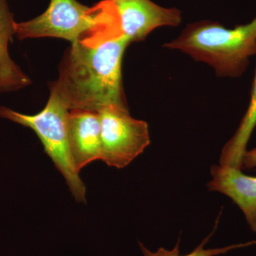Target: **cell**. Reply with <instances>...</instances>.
Instances as JSON below:
<instances>
[{"mask_svg": "<svg viewBox=\"0 0 256 256\" xmlns=\"http://www.w3.org/2000/svg\"><path fill=\"white\" fill-rule=\"evenodd\" d=\"M130 43L121 36L94 45L72 44L52 88L70 110L98 112L109 106L128 108L122 88V60Z\"/></svg>", "mask_w": 256, "mask_h": 256, "instance_id": "6da1fadb", "label": "cell"}, {"mask_svg": "<svg viewBox=\"0 0 256 256\" xmlns=\"http://www.w3.org/2000/svg\"><path fill=\"white\" fill-rule=\"evenodd\" d=\"M164 46L208 64L218 76L236 78L245 72L249 58L256 55V16L233 28L212 21L190 24Z\"/></svg>", "mask_w": 256, "mask_h": 256, "instance_id": "7a4b0ae2", "label": "cell"}, {"mask_svg": "<svg viewBox=\"0 0 256 256\" xmlns=\"http://www.w3.org/2000/svg\"><path fill=\"white\" fill-rule=\"evenodd\" d=\"M69 112L70 109L65 101L52 88L46 106L38 114L30 116L0 107V117L30 128L36 133L45 152L65 178L75 200L86 203V188L74 164L69 148Z\"/></svg>", "mask_w": 256, "mask_h": 256, "instance_id": "3957f363", "label": "cell"}, {"mask_svg": "<svg viewBox=\"0 0 256 256\" xmlns=\"http://www.w3.org/2000/svg\"><path fill=\"white\" fill-rule=\"evenodd\" d=\"M18 40L56 37L72 44H96L107 40L98 6L88 8L76 0H50L40 16L15 24Z\"/></svg>", "mask_w": 256, "mask_h": 256, "instance_id": "277c9868", "label": "cell"}, {"mask_svg": "<svg viewBox=\"0 0 256 256\" xmlns=\"http://www.w3.org/2000/svg\"><path fill=\"white\" fill-rule=\"evenodd\" d=\"M98 114L102 161L109 166L126 168L150 144L148 124L132 118L128 108L109 106Z\"/></svg>", "mask_w": 256, "mask_h": 256, "instance_id": "5b68a950", "label": "cell"}, {"mask_svg": "<svg viewBox=\"0 0 256 256\" xmlns=\"http://www.w3.org/2000/svg\"><path fill=\"white\" fill-rule=\"evenodd\" d=\"M110 2L120 30L130 42L142 41L156 28L181 23L180 10L162 8L151 0H110Z\"/></svg>", "mask_w": 256, "mask_h": 256, "instance_id": "8992f818", "label": "cell"}, {"mask_svg": "<svg viewBox=\"0 0 256 256\" xmlns=\"http://www.w3.org/2000/svg\"><path fill=\"white\" fill-rule=\"evenodd\" d=\"M69 148L76 168H82L102 160L101 126L98 112L70 110L68 118Z\"/></svg>", "mask_w": 256, "mask_h": 256, "instance_id": "52a82bcc", "label": "cell"}, {"mask_svg": "<svg viewBox=\"0 0 256 256\" xmlns=\"http://www.w3.org/2000/svg\"><path fill=\"white\" fill-rule=\"evenodd\" d=\"M208 190L232 198L245 215L250 228L256 232V176L244 174L230 166L213 165Z\"/></svg>", "mask_w": 256, "mask_h": 256, "instance_id": "ba28073f", "label": "cell"}, {"mask_svg": "<svg viewBox=\"0 0 256 256\" xmlns=\"http://www.w3.org/2000/svg\"><path fill=\"white\" fill-rule=\"evenodd\" d=\"M15 24L6 0H0V94L16 92L31 84L10 56L8 46L15 35Z\"/></svg>", "mask_w": 256, "mask_h": 256, "instance_id": "9c48e42d", "label": "cell"}, {"mask_svg": "<svg viewBox=\"0 0 256 256\" xmlns=\"http://www.w3.org/2000/svg\"><path fill=\"white\" fill-rule=\"evenodd\" d=\"M256 127V67L248 107L236 132L224 146L220 164L242 169V160L246 146Z\"/></svg>", "mask_w": 256, "mask_h": 256, "instance_id": "30bf717a", "label": "cell"}, {"mask_svg": "<svg viewBox=\"0 0 256 256\" xmlns=\"http://www.w3.org/2000/svg\"><path fill=\"white\" fill-rule=\"evenodd\" d=\"M215 228L214 229L213 232L210 234L208 236L206 237L202 244L200 246H198L190 254L186 256H180V250H178V244H180V240H178V244L175 246L174 249L172 250H166V249L163 248H160L158 249V252H151L150 250H148L144 247V246L140 242H139L140 248L141 250H142V254H144V256H216L220 255V254H226L229 252V250H233V249L248 246L254 245L256 244V240L254 242H246V244H237V245L229 246L220 248H212V249H205L204 246L206 245L207 242H208L212 234L215 232Z\"/></svg>", "mask_w": 256, "mask_h": 256, "instance_id": "8fae6325", "label": "cell"}, {"mask_svg": "<svg viewBox=\"0 0 256 256\" xmlns=\"http://www.w3.org/2000/svg\"><path fill=\"white\" fill-rule=\"evenodd\" d=\"M256 168V148L246 152L242 160V169L252 170Z\"/></svg>", "mask_w": 256, "mask_h": 256, "instance_id": "7c38bea8", "label": "cell"}]
</instances>
